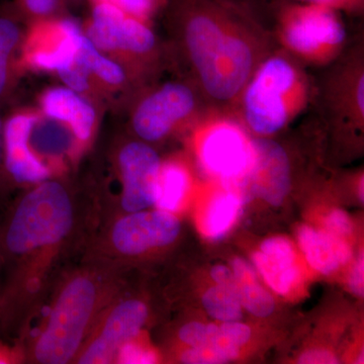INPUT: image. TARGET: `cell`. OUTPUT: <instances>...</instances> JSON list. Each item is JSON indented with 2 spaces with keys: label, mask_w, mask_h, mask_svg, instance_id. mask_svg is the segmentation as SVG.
Listing matches in <instances>:
<instances>
[{
  "label": "cell",
  "mask_w": 364,
  "mask_h": 364,
  "mask_svg": "<svg viewBox=\"0 0 364 364\" xmlns=\"http://www.w3.org/2000/svg\"><path fill=\"white\" fill-rule=\"evenodd\" d=\"M241 208V198L236 191H228L213 198L203 220V233L208 238L221 239L233 226Z\"/></svg>",
  "instance_id": "obj_20"
},
{
  "label": "cell",
  "mask_w": 364,
  "mask_h": 364,
  "mask_svg": "<svg viewBox=\"0 0 364 364\" xmlns=\"http://www.w3.org/2000/svg\"><path fill=\"white\" fill-rule=\"evenodd\" d=\"M200 157L208 172L230 186H236L252 164V141H248L236 124H215L203 136Z\"/></svg>",
  "instance_id": "obj_12"
},
{
  "label": "cell",
  "mask_w": 364,
  "mask_h": 364,
  "mask_svg": "<svg viewBox=\"0 0 364 364\" xmlns=\"http://www.w3.org/2000/svg\"><path fill=\"white\" fill-rule=\"evenodd\" d=\"M79 54L90 69L95 88L100 85L107 90H119L126 85L128 75L123 65L98 51L86 36Z\"/></svg>",
  "instance_id": "obj_19"
},
{
  "label": "cell",
  "mask_w": 364,
  "mask_h": 364,
  "mask_svg": "<svg viewBox=\"0 0 364 364\" xmlns=\"http://www.w3.org/2000/svg\"><path fill=\"white\" fill-rule=\"evenodd\" d=\"M181 224L167 210H139L100 215L81 257L124 269L129 261L168 247L178 238Z\"/></svg>",
  "instance_id": "obj_4"
},
{
  "label": "cell",
  "mask_w": 364,
  "mask_h": 364,
  "mask_svg": "<svg viewBox=\"0 0 364 364\" xmlns=\"http://www.w3.org/2000/svg\"><path fill=\"white\" fill-rule=\"evenodd\" d=\"M25 363L23 348L18 342L0 338V364Z\"/></svg>",
  "instance_id": "obj_29"
},
{
  "label": "cell",
  "mask_w": 364,
  "mask_h": 364,
  "mask_svg": "<svg viewBox=\"0 0 364 364\" xmlns=\"http://www.w3.org/2000/svg\"><path fill=\"white\" fill-rule=\"evenodd\" d=\"M280 36L287 49L301 58L322 63L336 56L346 32L336 9L305 2L282 14Z\"/></svg>",
  "instance_id": "obj_6"
},
{
  "label": "cell",
  "mask_w": 364,
  "mask_h": 364,
  "mask_svg": "<svg viewBox=\"0 0 364 364\" xmlns=\"http://www.w3.org/2000/svg\"><path fill=\"white\" fill-rule=\"evenodd\" d=\"M40 112L70 130L82 152L97 129V112L91 100L67 86L46 90L39 100Z\"/></svg>",
  "instance_id": "obj_14"
},
{
  "label": "cell",
  "mask_w": 364,
  "mask_h": 364,
  "mask_svg": "<svg viewBox=\"0 0 364 364\" xmlns=\"http://www.w3.org/2000/svg\"><path fill=\"white\" fill-rule=\"evenodd\" d=\"M252 164L238 184L270 205H279L291 184V169L286 151L279 144L268 139L252 140Z\"/></svg>",
  "instance_id": "obj_13"
},
{
  "label": "cell",
  "mask_w": 364,
  "mask_h": 364,
  "mask_svg": "<svg viewBox=\"0 0 364 364\" xmlns=\"http://www.w3.org/2000/svg\"><path fill=\"white\" fill-rule=\"evenodd\" d=\"M299 242L311 267L324 274H329L348 262L352 255L350 247L343 239L327 231L301 227Z\"/></svg>",
  "instance_id": "obj_17"
},
{
  "label": "cell",
  "mask_w": 364,
  "mask_h": 364,
  "mask_svg": "<svg viewBox=\"0 0 364 364\" xmlns=\"http://www.w3.org/2000/svg\"><path fill=\"white\" fill-rule=\"evenodd\" d=\"M102 205L63 179L26 186L0 214V335L16 341L59 275L82 254Z\"/></svg>",
  "instance_id": "obj_1"
},
{
  "label": "cell",
  "mask_w": 364,
  "mask_h": 364,
  "mask_svg": "<svg viewBox=\"0 0 364 364\" xmlns=\"http://www.w3.org/2000/svg\"><path fill=\"white\" fill-rule=\"evenodd\" d=\"M116 168L121 182L122 212H139L156 205L161 168L156 151L144 141L124 143L117 151Z\"/></svg>",
  "instance_id": "obj_9"
},
{
  "label": "cell",
  "mask_w": 364,
  "mask_h": 364,
  "mask_svg": "<svg viewBox=\"0 0 364 364\" xmlns=\"http://www.w3.org/2000/svg\"><path fill=\"white\" fill-rule=\"evenodd\" d=\"M304 76L293 61L272 56L260 62L242 91V111L254 133L272 135L291 121L306 100Z\"/></svg>",
  "instance_id": "obj_5"
},
{
  "label": "cell",
  "mask_w": 364,
  "mask_h": 364,
  "mask_svg": "<svg viewBox=\"0 0 364 364\" xmlns=\"http://www.w3.org/2000/svg\"><path fill=\"white\" fill-rule=\"evenodd\" d=\"M136 338L124 345L117 354L116 363H156V352L148 348L143 344H139Z\"/></svg>",
  "instance_id": "obj_25"
},
{
  "label": "cell",
  "mask_w": 364,
  "mask_h": 364,
  "mask_svg": "<svg viewBox=\"0 0 364 364\" xmlns=\"http://www.w3.org/2000/svg\"><path fill=\"white\" fill-rule=\"evenodd\" d=\"M14 4L23 18L33 21L57 16L62 0H14Z\"/></svg>",
  "instance_id": "obj_23"
},
{
  "label": "cell",
  "mask_w": 364,
  "mask_h": 364,
  "mask_svg": "<svg viewBox=\"0 0 364 364\" xmlns=\"http://www.w3.org/2000/svg\"><path fill=\"white\" fill-rule=\"evenodd\" d=\"M326 227H327V232L338 237L346 236L352 231V225L348 215L345 214L343 210H333L331 214L328 215Z\"/></svg>",
  "instance_id": "obj_27"
},
{
  "label": "cell",
  "mask_w": 364,
  "mask_h": 364,
  "mask_svg": "<svg viewBox=\"0 0 364 364\" xmlns=\"http://www.w3.org/2000/svg\"><path fill=\"white\" fill-rule=\"evenodd\" d=\"M148 318L147 304L129 296L124 286L100 314L74 363H116L119 350L140 335Z\"/></svg>",
  "instance_id": "obj_7"
},
{
  "label": "cell",
  "mask_w": 364,
  "mask_h": 364,
  "mask_svg": "<svg viewBox=\"0 0 364 364\" xmlns=\"http://www.w3.org/2000/svg\"><path fill=\"white\" fill-rule=\"evenodd\" d=\"M90 2L112 4L128 16L148 23L152 14L156 11L160 0H90Z\"/></svg>",
  "instance_id": "obj_24"
},
{
  "label": "cell",
  "mask_w": 364,
  "mask_h": 364,
  "mask_svg": "<svg viewBox=\"0 0 364 364\" xmlns=\"http://www.w3.org/2000/svg\"><path fill=\"white\" fill-rule=\"evenodd\" d=\"M338 363L331 352L324 350H313L306 352L299 359V363L304 364H334Z\"/></svg>",
  "instance_id": "obj_32"
},
{
  "label": "cell",
  "mask_w": 364,
  "mask_h": 364,
  "mask_svg": "<svg viewBox=\"0 0 364 364\" xmlns=\"http://www.w3.org/2000/svg\"><path fill=\"white\" fill-rule=\"evenodd\" d=\"M85 35L73 18H51L31 21L21 42L18 67L26 70L59 72L74 63Z\"/></svg>",
  "instance_id": "obj_8"
},
{
  "label": "cell",
  "mask_w": 364,
  "mask_h": 364,
  "mask_svg": "<svg viewBox=\"0 0 364 364\" xmlns=\"http://www.w3.org/2000/svg\"><path fill=\"white\" fill-rule=\"evenodd\" d=\"M196 105L195 93L188 86L166 83L136 105L132 117L133 130L144 142H157L191 117Z\"/></svg>",
  "instance_id": "obj_10"
},
{
  "label": "cell",
  "mask_w": 364,
  "mask_h": 364,
  "mask_svg": "<svg viewBox=\"0 0 364 364\" xmlns=\"http://www.w3.org/2000/svg\"><path fill=\"white\" fill-rule=\"evenodd\" d=\"M310 4H322V6L331 7L333 9H351L360 6L363 0H303Z\"/></svg>",
  "instance_id": "obj_33"
},
{
  "label": "cell",
  "mask_w": 364,
  "mask_h": 364,
  "mask_svg": "<svg viewBox=\"0 0 364 364\" xmlns=\"http://www.w3.org/2000/svg\"><path fill=\"white\" fill-rule=\"evenodd\" d=\"M254 263L263 279L275 293L287 294L298 277L296 256L289 242L272 238L263 242L260 250L254 254Z\"/></svg>",
  "instance_id": "obj_16"
},
{
  "label": "cell",
  "mask_w": 364,
  "mask_h": 364,
  "mask_svg": "<svg viewBox=\"0 0 364 364\" xmlns=\"http://www.w3.org/2000/svg\"><path fill=\"white\" fill-rule=\"evenodd\" d=\"M241 305L257 317H267L274 310V299L258 282L253 268L241 258L232 263Z\"/></svg>",
  "instance_id": "obj_18"
},
{
  "label": "cell",
  "mask_w": 364,
  "mask_h": 364,
  "mask_svg": "<svg viewBox=\"0 0 364 364\" xmlns=\"http://www.w3.org/2000/svg\"><path fill=\"white\" fill-rule=\"evenodd\" d=\"M221 328L227 338L239 348L243 346L244 344L247 343L248 340L250 339V328L248 326L236 322V321L225 322Z\"/></svg>",
  "instance_id": "obj_28"
},
{
  "label": "cell",
  "mask_w": 364,
  "mask_h": 364,
  "mask_svg": "<svg viewBox=\"0 0 364 364\" xmlns=\"http://www.w3.org/2000/svg\"><path fill=\"white\" fill-rule=\"evenodd\" d=\"M363 254L359 256L355 267L352 270L350 279H349V287L356 296H363V274H364Z\"/></svg>",
  "instance_id": "obj_30"
},
{
  "label": "cell",
  "mask_w": 364,
  "mask_h": 364,
  "mask_svg": "<svg viewBox=\"0 0 364 364\" xmlns=\"http://www.w3.org/2000/svg\"><path fill=\"white\" fill-rule=\"evenodd\" d=\"M124 272L85 257L69 264L16 341L25 363H74L100 314L124 287Z\"/></svg>",
  "instance_id": "obj_2"
},
{
  "label": "cell",
  "mask_w": 364,
  "mask_h": 364,
  "mask_svg": "<svg viewBox=\"0 0 364 364\" xmlns=\"http://www.w3.org/2000/svg\"><path fill=\"white\" fill-rule=\"evenodd\" d=\"M188 9L183 40L198 81L212 100L233 102L260 64L255 39L226 9L210 2Z\"/></svg>",
  "instance_id": "obj_3"
},
{
  "label": "cell",
  "mask_w": 364,
  "mask_h": 364,
  "mask_svg": "<svg viewBox=\"0 0 364 364\" xmlns=\"http://www.w3.org/2000/svg\"><path fill=\"white\" fill-rule=\"evenodd\" d=\"M14 188H16L7 176L6 166H4V117L0 114V210H2L9 202Z\"/></svg>",
  "instance_id": "obj_26"
},
{
  "label": "cell",
  "mask_w": 364,
  "mask_h": 364,
  "mask_svg": "<svg viewBox=\"0 0 364 364\" xmlns=\"http://www.w3.org/2000/svg\"><path fill=\"white\" fill-rule=\"evenodd\" d=\"M0 287H1V260H0ZM1 336V335H0Z\"/></svg>",
  "instance_id": "obj_34"
},
{
  "label": "cell",
  "mask_w": 364,
  "mask_h": 364,
  "mask_svg": "<svg viewBox=\"0 0 364 364\" xmlns=\"http://www.w3.org/2000/svg\"><path fill=\"white\" fill-rule=\"evenodd\" d=\"M23 18L14 2L0 6V105L11 97L21 71L18 55L25 35Z\"/></svg>",
  "instance_id": "obj_15"
},
{
  "label": "cell",
  "mask_w": 364,
  "mask_h": 364,
  "mask_svg": "<svg viewBox=\"0 0 364 364\" xmlns=\"http://www.w3.org/2000/svg\"><path fill=\"white\" fill-rule=\"evenodd\" d=\"M212 279L217 282V284L222 287H229V289H237L236 280H235L233 272L224 265H215L210 272Z\"/></svg>",
  "instance_id": "obj_31"
},
{
  "label": "cell",
  "mask_w": 364,
  "mask_h": 364,
  "mask_svg": "<svg viewBox=\"0 0 364 364\" xmlns=\"http://www.w3.org/2000/svg\"><path fill=\"white\" fill-rule=\"evenodd\" d=\"M203 305L208 315L215 320L231 322L242 318V305L238 289L217 284L205 294Z\"/></svg>",
  "instance_id": "obj_22"
},
{
  "label": "cell",
  "mask_w": 364,
  "mask_h": 364,
  "mask_svg": "<svg viewBox=\"0 0 364 364\" xmlns=\"http://www.w3.org/2000/svg\"><path fill=\"white\" fill-rule=\"evenodd\" d=\"M189 188V176L182 165L176 162L161 164L158 179L156 205L167 212H174L181 205Z\"/></svg>",
  "instance_id": "obj_21"
},
{
  "label": "cell",
  "mask_w": 364,
  "mask_h": 364,
  "mask_svg": "<svg viewBox=\"0 0 364 364\" xmlns=\"http://www.w3.org/2000/svg\"><path fill=\"white\" fill-rule=\"evenodd\" d=\"M39 111L18 109L4 119V166L14 188H26L53 177L52 169L33 150L30 136Z\"/></svg>",
  "instance_id": "obj_11"
}]
</instances>
